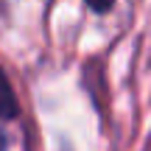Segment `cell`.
I'll return each instance as SVG.
<instances>
[{
	"instance_id": "6da1fadb",
	"label": "cell",
	"mask_w": 151,
	"mask_h": 151,
	"mask_svg": "<svg viewBox=\"0 0 151 151\" xmlns=\"http://www.w3.org/2000/svg\"><path fill=\"white\" fill-rule=\"evenodd\" d=\"M0 118H6V120L17 118V98H14V90H11L9 78L3 76V70H0Z\"/></svg>"
},
{
	"instance_id": "7a4b0ae2",
	"label": "cell",
	"mask_w": 151,
	"mask_h": 151,
	"mask_svg": "<svg viewBox=\"0 0 151 151\" xmlns=\"http://www.w3.org/2000/svg\"><path fill=\"white\" fill-rule=\"evenodd\" d=\"M87 9L92 11V14H106V11H112L115 0H84Z\"/></svg>"
},
{
	"instance_id": "3957f363",
	"label": "cell",
	"mask_w": 151,
	"mask_h": 151,
	"mask_svg": "<svg viewBox=\"0 0 151 151\" xmlns=\"http://www.w3.org/2000/svg\"><path fill=\"white\" fill-rule=\"evenodd\" d=\"M6 148H9V137H6V132L0 129V151H6Z\"/></svg>"
}]
</instances>
